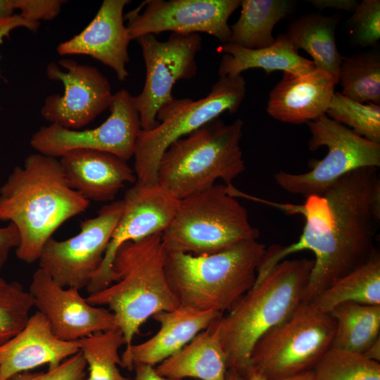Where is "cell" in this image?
I'll return each mask as SVG.
<instances>
[{"label":"cell","instance_id":"6da1fadb","mask_svg":"<svg viewBox=\"0 0 380 380\" xmlns=\"http://www.w3.org/2000/svg\"><path fill=\"white\" fill-rule=\"evenodd\" d=\"M332 220L311 244L315 255L303 302H310L338 279L366 263L377 251L380 221V179L377 168L354 170L324 194Z\"/></svg>","mask_w":380,"mask_h":380},{"label":"cell","instance_id":"7a4b0ae2","mask_svg":"<svg viewBox=\"0 0 380 380\" xmlns=\"http://www.w3.org/2000/svg\"><path fill=\"white\" fill-rule=\"evenodd\" d=\"M89 205L68 185L60 160L39 153L15 166L0 188V220L16 227V255L28 264L39 260L44 244L61 224Z\"/></svg>","mask_w":380,"mask_h":380},{"label":"cell","instance_id":"3957f363","mask_svg":"<svg viewBox=\"0 0 380 380\" xmlns=\"http://www.w3.org/2000/svg\"><path fill=\"white\" fill-rule=\"evenodd\" d=\"M313 265V259L283 260L215 320L228 369L247 373L258 340L303 302Z\"/></svg>","mask_w":380,"mask_h":380},{"label":"cell","instance_id":"277c9868","mask_svg":"<svg viewBox=\"0 0 380 380\" xmlns=\"http://www.w3.org/2000/svg\"><path fill=\"white\" fill-rule=\"evenodd\" d=\"M161 235L122 244L113 260L112 284L86 298L92 305L108 308L126 348L148 317L179 307L167 280Z\"/></svg>","mask_w":380,"mask_h":380},{"label":"cell","instance_id":"5b68a950","mask_svg":"<svg viewBox=\"0 0 380 380\" xmlns=\"http://www.w3.org/2000/svg\"><path fill=\"white\" fill-rule=\"evenodd\" d=\"M265 251L257 239L212 254L165 250L167 280L179 306L223 315L253 287Z\"/></svg>","mask_w":380,"mask_h":380},{"label":"cell","instance_id":"8992f818","mask_svg":"<svg viewBox=\"0 0 380 380\" xmlns=\"http://www.w3.org/2000/svg\"><path fill=\"white\" fill-rule=\"evenodd\" d=\"M243 122L216 118L172 143L160 159L157 184L177 200L232 182L246 170L240 142Z\"/></svg>","mask_w":380,"mask_h":380},{"label":"cell","instance_id":"52a82bcc","mask_svg":"<svg viewBox=\"0 0 380 380\" xmlns=\"http://www.w3.org/2000/svg\"><path fill=\"white\" fill-rule=\"evenodd\" d=\"M247 210L225 184L179 200L175 213L161 237L167 251L205 255L258 239Z\"/></svg>","mask_w":380,"mask_h":380},{"label":"cell","instance_id":"ba28073f","mask_svg":"<svg viewBox=\"0 0 380 380\" xmlns=\"http://www.w3.org/2000/svg\"><path fill=\"white\" fill-rule=\"evenodd\" d=\"M246 93L241 75L219 77L204 98L196 101L174 98L163 105L157 114L159 124L150 130L141 129L137 137L133 154L137 181L157 183L158 163L167 148L222 113H235Z\"/></svg>","mask_w":380,"mask_h":380},{"label":"cell","instance_id":"9c48e42d","mask_svg":"<svg viewBox=\"0 0 380 380\" xmlns=\"http://www.w3.org/2000/svg\"><path fill=\"white\" fill-rule=\"evenodd\" d=\"M335 330L330 313L310 302H302L258 340L247 373L284 379L310 372L331 348Z\"/></svg>","mask_w":380,"mask_h":380},{"label":"cell","instance_id":"30bf717a","mask_svg":"<svg viewBox=\"0 0 380 380\" xmlns=\"http://www.w3.org/2000/svg\"><path fill=\"white\" fill-rule=\"evenodd\" d=\"M310 151L327 148V155L311 162L303 173L281 170L274 174L276 183L285 191L307 198L324 195L339 179L350 172L380 166V144L367 139L324 114L308 123Z\"/></svg>","mask_w":380,"mask_h":380},{"label":"cell","instance_id":"8fae6325","mask_svg":"<svg viewBox=\"0 0 380 380\" xmlns=\"http://www.w3.org/2000/svg\"><path fill=\"white\" fill-rule=\"evenodd\" d=\"M136 40L142 51L146 72L141 92L132 96V101L141 129L150 130L159 124V109L175 98L172 90L176 82L196 75V57L202 48V38L197 33H172L161 42L149 34Z\"/></svg>","mask_w":380,"mask_h":380},{"label":"cell","instance_id":"7c38bea8","mask_svg":"<svg viewBox=\"0 0 380 380\" xmlns=\"http://www.w3.org/2000/svg\"><path fill=\"white\" fill-rule=\"evenodd\" d=\"M123 205L119 200L104 205L96 217L82 222L80 232L70 239L50 238L39 255V268L62 287L87 288L103 261Z\"/></svg>","mask_w":380,"mask_h":380},{"label":"cell","instance_id":"4fadbf2b","mask_svg":"<svg viewBox=\"0 0 380 380\" xmlns=\"http://www.w3.org/2000/svg\"><path fill=\"white\" fill-rule=\"evenodd\" d=\"M108 118L99 126L76 130L51 124L41 127L30 146L39 153L58 158L73 150L84 149L113 154L126 161L133 156L141 126L132 96L126 89L113 94Z\"/></svg>","mask_w":380,"mask_h":380},{"label":"cell","instance_id":"5bb4252c","mask_svg":"<svg viewBox=\"0 0 380 380\" xmlns=\"http://www.w3.org/2000/svg\"><path fill=\"white\" fill-rule=\"evenodd\" d=\"M241 0H147L126 15L132 39L145 34L203 32L221 44L228 43V20L240 6Z\"/></svg>","mask_w":380,"mask_h":380},{"label":"cell","instance_id":"9a60e30c","mask_svg":"<svg viewBox=\"0 0 380 380\" xmlns=\"http://www.w3.org/2000/svg\"><path fill=\"white\" fill-rule=\"evenodd\" d=\"M120 218L112 234L103 261L92 277L87 290L98 292L113 282L112 266L119 248L129 241H137L163 233L170 223L179 200L157 183L137 181L125 193Z\"/></svg>","mask_w":380,"mask_h":380},{"label":"cell","instance_id":"2e32d148","mask_svg":"<svg viewBox=\"0 0 380 380\" xmlns=\"http://www.w3.org/2000/svg\"><path fill=\"white\" fill-rule=\"evenodd\" d=\"M50 63L46 67L49 79L61 81L63 95L46 98L41 109L42 117L51 124L67 129H80L109 108L113 94L108 79L95 67L70 59Z\"/></svg>","mask_w":380,"mask_h":380},{"label":"cell","instance_id":"e0dca14e","mask_svg":"<svg viewBox=\"0 0 380 380\" xmlns=\"http://www.w3.org/2000/svg\"><path fill=\"white\" fill-rule=\"evenodd\" d=\"M28 291L34 306L45 316L53 334L61 340L75 341L116 328L115 317L109 310L89 304L75 288L61 286L42 268L34 272Z\"/></svg>","mask_w":380,"mask_h":380},{"label":"cell","instance_id":"ac0fdd59","mask_svg":"<svg viewBox=\"0 0 380 380\" xmlns=\"http://www.w3.org/2000/svg\"><path fill=\"white\" fill-rule=\"evenodd\" d=\"M130 1L104 0L90 23L78 34L61 43L60 55H87L108 66L118 79L129 76L128 47L132 38L125 25L124 8Z\"/></svg>","mask_w":380,"mask_h":380},{"label":"cell","instance_id":"d6986e66","mask_svg":"<svg viewBox=\"0 0 380 380\" xmlns=\"http://www.w3.org/2000/svg\"><path fill=\"white\" fill-rule=\"evenodd\" d=\"M79 351V341L57 338L45 316L37 311L20 332L0 345V380L45 364L56 367Z\"/></svg>","mask_w":380,"mask_h":380},{"label":"cell","instance_id":"ffe728a7","mask_svg":"<svg viewBox=\"0 0 380 380\" xmlns=\"http://www.w3.org/2000/svg\"><path fill=\"white\" fill-rule=\"evenodd\" d=\"M336 84L328 72L317 68L302 75L283 72L269 94L267 112L280 122L308 123L325 114Z\"/></svg>","mask_w":380,"mask_h":380},{"label":"cell","instance_id":"44dd1931","mask_svg":"<svg viewBox=\"0 0 380 380\" xmlns=\"http://www.w3.org/2000/svg\"><path fill=\"white\" fill-rule=\"evenodd\" d=\"M68 185L89 201H112L127 183H135L134 169L111 153L77 149L59 160Z\"/></svg>","mask_w":380,"mask_h":380},{"label":"cell","instance_id":"7402d4cb","mask_svg":"<svg viewBox=\"0 0 380 380\" xmlns=\"http://www.w3.org/2000/svg\"><path fill=\"white\" fill-rule=\"evenodd\" d=\"M221 315L182 306L156 313L153 317L159 322L160 329L147 341L125 348L121 357L122 367L129 370L137 364L154 367L180 350Z\"/></svg>","mask_w":380,"mask_h":380},{"label":"cell","instance_id":"603a6c76","mask_svg":"<svg viewBox=\"0 0 380 380\" xmlns=\"http://www.w3.org/2000/svg\"><path fill=\"white\" fill-rule=\"evenodd\" d=\"M218 50L224 55L218 67L219 77L236 76L251 68H261L266 74L282 71L296 75L309 72L316 68L312 60L298 53L285 34L275 38L274 43L265 48L248 49L229 42Z\"/></svg>","mask_w":380,"mask_h":380},{"label":"cell","instance_id":"cb8c5ba5","mask_svg":"<svg viewBox=\"0 0 380 380\" xmlns=\"http://www.w3.org/2000/svg\"><path fill=\"white\" fill-rule=\"evenodd\" d=\"M214 322L180 350L160 362L156 372L163 376L177 379L191 377L225 380L227 357Z\"/></svg>","mask_w":380,"mask_h":380},{"label":"cell","instance_id":"d4e9b609","mask_svg":"<svg viewBox=\"0 0 380 380\" xmlns=\"http://www.w3.org/2000/svg\"><path fill=\"white\" fill-rule=\"evenodd\" d=\"M338 21L336 16L305 14L293 20L284 33L296 50L305 51L316 68L328 72L336 84L342 58L335 37Z\"/></svg>","mask_w":380,"mask_h":380},{"label":"cell","instance_id":"484cf974","mask_svg":"<svg viewBox=\"0 0 380 380\" xmlns=\"http://www.w3.org/2000/svg\"><path fill=\"white\" fill-rule=\"evenodd\" d=\"M293 5L289 0H241L240 16L230 26L229 42L248 49L272 45L274 26L291 13Z\"/></svg>","mask_w":380,"mask_h":380},{"label":"cell","instance_id":"4316f807","mask_svg":"<svg viewBox=\"0 0 380 380\" xmlns=\"http://www.w3.org/2000/svg\"><path fill=\"white\" fill-rule=\"evenodd\" d=\"M380 305V255L376 251L364 265L338 279L313 298L319 310L329 313L339 304Z\"/></svg>","mask_w":380,"mask_h":380},{"label":"cell","instance_id":"83f0119b","mask_svg":"<svg viewBox=\"0 0 380 380\" xmlns=\"http://www.w3.org/2000/svg\"><path fill=\"white\" fill-rule=\"evenodd\" d=\"M329 313L336 322L331 348L363 354L379 338L380 305L346 302Z\"/></svg>","mask_w":380,"mask_h":380},{"label":"cell","instance_id":"f1b7e54d","mask_svg":"<svg viewBox=\"0 0 380 380\" xmlns=\"http://www.w3.org/2000/svg\"><path fill=\"white\" fill-rule=\"evenodd\" d=\"M341 92L362 103L380 105V54L375 51L342 56L338 75Z\"/></svg>","mask_w":380,"mask_h":380},{"label":"cell","instance_id":"f546056e","mask_svg":"<svg viewBox=\"0 0 380 380\" xmlns=\"http://www.w3.org/2000/svg\"><path fill=\"white\" fill-rule=\"evenodd\" d=\"M78 341L80 351L89 367V375L84 380H130L118 368V365L122 367L118 350L125 344L119 329L96 332Z\"/></svg>","mask_w":380,"mask_h":380},{"label":"cell","instance_id":"4dcf8cb0","mask_svg":"<svg viewBox=\"0 0 380 380\" xmlns=\"http://www.w3.org/2000/svg\"><path fill=\"white\" fill-rule=\"evenodd\" d=\"M311 380H380L379 362L330 348L312 370Z\"/></svg>","mask_w":380,"mask_h":380},{"label":"cell","instance_id":"1f68e13d","mask_svg":"<svg viewBox=\"0 0 380 380\" xmlns=\"http://www.w3.org/2000/svg\"><path fill=\"white\" fill-rule=\"evenodd\" d=\"M325 114L360 136L380 144V105L359 103L334 91Z\"/></svg>","mask_w":380,"mask_h":380},{"label":"cell","instance_id":"d6a6232c","mask_svg":"<svg viewBox=\"0 0 380 380\" xmlns=\"http://www.w3.org/2000/svg\"><path fill=\"white\" fill-rule=\"evenodd\" d=\"M34 306L32 296L16 281L0 284V345L20 332Z\"/></svg>","mask_w":380,"mask_h":380},{"label":"cell","instance_id":"836d02e7","mask_svg":"<svg viewBox=\"0 0 380 380\" xmlns=\"http://www.w3.org/2000/svg\"><path fill=\"white\" fill-rule=\"evenodd\" d=\"M348 27L354 45H376L380 39V1L363 0L358 3L348 20Z\"/></svg>","mask_w":380,"mask_h":380},{"label":"cell","instance_id":"e575fe53","mask_svg":"<svg viewBox=\"0 0 380 380\" xmlns=\"http://www.w3.org/2000/svg\"><path fill=\"white\" fill-rule=\"evenodd\" d=\"M86 361L79 351L46 372L26 371L14 374L6 380H84L86 377Z\"/></svg>","mask_w":380,"mask_h":380},{"label":"cell","instance_id":"d590c367","mask_svg":"<svg viewBox=\"0 0 380 380\" xmlns=\"http://www.w3.org/2000/svg\"><path fill=\"white\" fill-rule=\"evenodd\" d=\"M64 2L61 0H15V6L20 11V15L23 18L39 23L41 20L55 18Z\"/></svg>","mask_w":380,"mask_h":380},{"label":"cell","instance_id":"8d00e7d4","mask_svg":"<svg viewBox=\"0 0 380 380\" xmlns=\"http://www.w3.org/2000/svg\"><path fill=\"white\" fill-rule=\"evenodd\" d=\"M20 243V235L16 227L9 222L6 227H0V284L6 281L1 277V270L10 251L16 248Z\"/></svg>","mask_w":380,"mask_h":380},{"label":"cell","instance_id":"74e56055","mask_svg":"<svg viewBox=\"0 0 380 380\" xmlns=\"http://www.w3.org/2000/svg\"><path fill=\"white\" fill-rule=\"evenodd\" d=\"M40 23L26 20L20 14H14L13 16L0 20V45L4 39L9 36L10 33L18 27H25L31 31L37 30Z\"/></svg>","mask_w":380,"mask_h":380},{"label":"cell","instance_id":"f35d334b","mask_svg":"<svg viewBox=\"0 0 380 380\" xmlns=\"http://www.w3.org/2000/svg\"><path fill=\"white\" fill-rule=\"evenodd\" d=\"M310 4L319 10L327 8L353 12L358 2L355 0H310Z\"/></svg>","mask_w":380,"mask_h":380},{"label":"cell","instance_id":"ab89813d","mask_svg":"<svg viewBox=\"0 0 380 380\" xmlns=\"http://www.w3.org/2000/svg\"><path fill=\"white\" fill-rule=\"evenodd\" d=\"M311 379L312 370L291 378L284 379H270L253 372H248L246 375H241L232 370L227 369L225 377V380H311Z\"/></svg>","mask_w":380,"mask_h":380},{"label":"cell","instance_id":"60d3db41","mask_svg":"<svg viewBox=\"0 0 380 380\" xmlns=\"http://www.w3.org/2000/svg\"><path fill=\"white\" fill-rule=\"evenodd\" d=\"M135 370L134 380H182L172 379L160 375L153 366L145 364H137L134 367Z\"/></svg>","mask_w":380,"mask_h":380},{"label":"cell","instance_id":"b9f144b4","mask_svg":"<svg viewBox=\"0 0 380 380\" xmlns=\"http://www.w3.org/2000/svg\"><path fill=\"white\" fill-rule=\"evenodd\" d=\"M14 10L15 0H0V20L13 16Z\"/></svg>","mask_w":380,"mask_h":380},{"label":"cell","instance_id":"7bdbcfd3","mask_svg":"<svg viewBox=\"0 0 380 380\" xmlns=\"http://www.w3.org/2000/svg\"><path fill=\"white\" fill-rule=\"evenodd\" d=\"M369 360L380 361V338H377L362 354Z\"/></svg>","mask_w":380,"mask_h":380}]
</instances>
